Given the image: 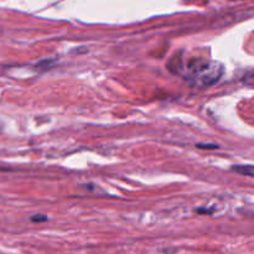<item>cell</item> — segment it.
Here are the masks:
<instances>
[{"label":"cell","mask_w":254,"mask_h":254,"mask_svg":"<svg viewBox=\"0 0 254 254\" xmlns=\"http://www.w3.org/2000/svg\"><path fill=\"white\" fill-rule=\"evenodd\" d=\"M223 74V66L218 62H196L191 66V78L196 84L208 87L216 83Z\"/></svg>","instance_id":"6da1fadb"},{"label":"cell","mask_w":254,"mask_h":254,"mask_svg":"<svg viewBox=\"0 0 254 254\" xmlns=\"http://www.w3.org/2000/svg\"><path fill=\"white\" fill-rule=\"evenodd\" d=\"M232 170L235 171V173L241 174V175L254 178V166L253 165H235L232 168Z\"/></svg>","instance_id":"7a4b0ae2"},{"label":"cell","mask_w":254,"mask_h":254,"mask_svg":"<svg viewBox=\"0 0 254 254\" xmlns=\"http://www.w3.org/2000/svg\"><path fill=\"white\" fill-rule=\"evenodd\" d=\"M243 82L247 84H250V86H254V71L246 74L245 78H243Z\"/></svg>","instance_id":"3957f363"},{"label":"cell","mask_w":254,"mask_h":254,"mask_svg":"<svg viewBox=\"0 0 254 254\" xmlns=\"http://www.w3.org/2000/svg\"><path fill=\"white\" fill-rule=\"evenodd\" d=\"M31 220L34 222H44V221H47V217L44 215H35L34 217H31Z\"/></svg>","instance_id":"277c9868"},{"label":"cell","mask_w":254,"mask_h":254,"mask_svg":"<svg viewBox=\"0 0 254 254\" xmlns=\"http://www.w3.org/2000/svg\"><path fill=\"white\" fill-rule=\"evenodd\" d=\"M197 148H205V149H215L218 148L217 145H210V144H197Z\"/></svg>","instance_id":"5b68a950"}]
</instances>
